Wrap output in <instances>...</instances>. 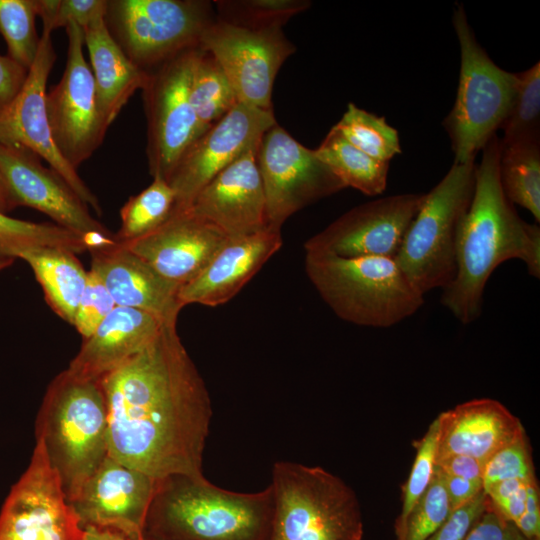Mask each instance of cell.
Wrapping results in <instances>:
<instances>
[{
    "label": "cell",
    "instance_id": "obj_1",
    "mask_svg": "<svg viewBox=\"0 0 540 540\" xmlns=\"http://www.w3.org/2000/svg\"><path fill=\"white\" fill-rule=\"evenodd\" d=\"M99 381L109 456L155 479L203 475L211 401L176 323Z\"/></svg>",
    "mask_w": 540,
    "mask_h": 540
},
{
    "label": "cell",
    "instance_id": "obj_2",
    "mask_svg": "<svg viewBox=\"0 0 540 540\" xmlns=\"http://www.w3.org/2000/svg\"><path fill=\"white\" fill-rule=\"evenodd\" d=\"M501 148L495 134L482 149L473 197L458 230L456 274L442 290V305L464 325L480 317L485 286L500 264L519 259L530 276L540 278V228L524 221L502 190Z\"/></svg>",
    "mask_w": 540,
    "mask_h": 540
},
{
    "label": "cell",
    "instance_id": "obj_3",
    "mask_svg": "<svg viewBox=\"0 0 540 540\" xmlns=\"http://www.w3.org/2000/svg\"><path fill=\"white\" fill-rule=\"evenodd\" d=\"M273 515L269 485L254 493L222 489L203 475L157 479L144 540H267Z\"/></svg>",
    "mask_w": 540,
    "mask_h": 540
},
{
    "label": "cell",
    "instance_id": "obj_4",
    "mask_svg": "<svg viewBox=\"0 0 540 540\" xmlns=\"http://www.w3.org/2000/svg\"><path fill=\"white\" fill-rule=\"evenodd\" d=\"M67 501L108 454V417L99 380L81 379L66 370L49 384L35 424Z\"/></svg>",
    "mask_w": 540,
    "mask_h": 540
},
{
    "label": "cell",
    "instance_id": "obj_5",
    "mask_svg": "<svg viewBox=\"0 0 540 540\" xmlns=\"http://www.w3.org/2000/svg\"><path fill=\"white\" fill-rule=\"evenodd\" d=\"M305 271L330 309L358 326L392 327L424 304L394 258L306 252Z\"/></svg>",
    "mask_w": 540,
    "mask_h": 540
},
{
    "label": "cell",
    "instance_id": "obj_6",
    "mask_svg": "<svg viewBox=\"0 0 540 540\" xmlns=\"http://www.w3.org/2000/svg\"><path fill=\"white\" fill-rule=\"evenodd\" d=\"M273 515L267 540H362L354 490L320 466L277 461L270 483Z\"/></svg>",
    "mask_w": 540,
    "mask_h": 540
},
{
    "label": "cell",
    "instance_id": "obj_7",
    "mask_svg": "<svg viewBox=\"0 0 540 540\" xmlns=\"http://www.w3.org/2000/svg\"><path fill=\"white\" fill-rule=\"evenodd\" d=\"M476 166L475 160L453 163L424 194L394 258L423 295L443 290L455 277L458 230L473 197Z\"/></svg>",
    "mask_w": 540,
    "mask_h": 540
},
{
    "label": "cell",
    "instance_id": "obj_8",
    "mask_svg": "<svg viewBox=\"0 0 540 540\" xmlns=\"http://www.w3.org/2000/svg\"><path fill=\"white\" fill-rule=\"evenodd\" d=\"M460 46V73L454 105L443 122L450 137L454 162L475 160L511 108L518 73L496 65L478 43L462 5L453 14Z\"/></svg>",
    "mask_w": 540,
    "mask_h": 540
},
{
    "label": "cell",
    "instance_id": "obj_9",
    "mask_svg": "<svg viewBox=\"0 0 540 540\" xmlns=\"http://www.w3.org/2000/svg\"><path fill=\"white\" fill-rule=\"evenodd\" d=\"M213 5L205 0H107L104 21L126 57L149 72L200 46L216 19Z\"/></svg>",
    "mask_w": 540,
    "mask_h": 540
},
{
    "label": "cell",
    "instance_id": "obj_10",
    "mask_svg": "<svg viewBox=\"0 0 540 540\" xmlns=\"http://www.w3.org/2000/svg\"><path fill=\"white\" fill-rule=\"evenodd\" d=\"M199 49L181 51L147 72L142 88L149 173L166 182L185 151L205 133L190 102L191 77Z\"/></svg>",
    "mask_w": 540,
    "mask_h": 540
},
{
    "label": "cell",
    "instance_id": "obj_11",
    "mask_svg": "<svg viewBox=\"0 0 540 540\" xmlns=\"http://www.w3.org/2000/svg\"><path fill=\"white\" fill-rule=\"evenodd\" d=\"M256 160L271 229L280 230L294 213L346 188L315 150L300 144L277 122L263 134Z\"/></svg>",
    "mask_w": 540,
    "mask_h": 540
},
{
    "label": "cell",
    "instance_id": "obj_12",
    "mask_svg": "<svg viewBox=\"0 0 540 540\" xmlns=\"http://www.w3.org/2000/svg\"><path fill=\"white\" fill-rule=\"evenodd\" d=\"M67 57L61 80L46 94L53 141L75 169L89 159L107 133L99 114L94 77L84 57L83 29L70 23Z\"/></svg>",
    "mask_w": 540,
    "mask_h": 540
},
{
    "label": "cell",
    "instance_id": "obj_13",
    "mask_svg": "<svg viewBox=\"0 0 540 540\" xmlns=\"http://www.w3.org/2000/svg\"><path fill=\"white\" fill-rule=\"evenodd\" d=\"M200 46L219 62L229 79L238 102L272 109L275 77L295 46L282 29L254 30L219 19L204 32Z\"/></svg>",
    "mask_w": 540,
    "mask_h": 540
},
{
    "label": "cell",
    "instance_id": "obj_14",
    "mask_svg": "<svg viewBox=\"0 0 540 540\" xmlns=\"http://www.w3.org/2000/svg\"><path fill=\"white\" fill-rule=\"evenodd\" d=\"M56 60L52 31L44 28L39 47L27 78L19 93L0 113V143L22 146L44 159L76 193V195L98 214L101 204L56 147L48 122L46 110V85Z\"/></svg>",
    "mask_w": 540,
    "mask_h": 540
},
{
    "label": "cell",
    "instance_id": "obj_15",
    "mask_svg": "<svg viewBox=\"0 0 540 540\" xmlns=\"http://www.w3.org/2000/svg\"><path fill=\"white\" fill-rule=\"evenodd\" d=\"M84 529L69 505L40 441L12 486L0 513V540H82Z\"/></svg>",
    "mask_w": 540,
    "mask_h": 540
},
{
    "label": "cell",
    "instance_id": "obj_16",
    "mask_svg": "<svg viewBox=\"0 0 540 540\" xmlns=\"http://www.w3.org/2000/svg\"><path fill=\"white\" fill-rule=\"evenodd\" d=\"M0 173L17 206L36 209L82 235L90 250L116 241L115 234L92 217L68 184L31 150L0 143Z\"/></svg>",
    "mask_w": 540,
    "mask_h": 540
},
{
    "label": "cell",
    "instance_id": "obj_17",
    "mask_svg": "<svg viewBox=\"0 0 540 540\" xmlns=\"http://www.w3.org/2000/svg\"><path fill=\"white\" fill-rule=\"evenodd\" d=\"M276 123L273 110L238 102L182 155L168 183L175 194L173 209L188 208L200 190L219 172L252 149Z\"/></svg>",
    "mask_w": 540,
    "mask_h": 540
},
{
    "label": "cell",
    "instance_id": "obj_18",
    "mask_svg": "<svg viewBox=\"0 0 540 540\" xmlns=\"http://www.w3.org/2000/svg\"><path fill=\"white\" fill-rule=\"evenodd\" d=\"M423 198L405 193L355 206L310 237L304 249L347 258H395Z\"/></svg>",
    "mask_w": 540,
    "mask_h": 540
},
{
    "label": "cell",
    "instance_id": "obj_19",
    "mask_svg": "<svg viewBox=\"0 0 540 540\" xmlns=\"http://www.w3.org/2000/svg\"><path fill=\"white\" fill-rule=\"evenodd\" d=\"M156 484L108 455L68 503L83 529L109 527L142 538Z\"/></svg>",
    "mask_w": 540,
    "mask_h": 540
},
{
    "label": "cell",
    "instance_id": "obj_20",
    "mask_svg": "<svg viewBox=\"0 0 540 540\" xmlns=\"http://www.w3.org/2000/svg\"><path fill=\"white\" fill-rule=\"evenodd\" d=\"M229 239L216 225L186 208L173 209L154 230L119 243L182 287L204 270Z\"/></svg>",
    "mask_w": 540,
    "mask_h": 540
},
{
    "label": "cell",
    "instance_id": "obj_21",
    "mask_svg": "<svg viewBox=\"0 0 540 540\" xmlns=\"http://www.w3.org/2000/svg\"><path fill=\"white\" fill-rule=\"evenodd\" d=\"M257 148L219 172L188 207L194 214L220 228L229 238L247 236L269 228L265 194L256 160Z\"/></svg>",
    "mask_w": 540,
    "mask_h": 540
},
{
    "label": "cell",
    "instance_id": "obj_22",
    "mask_svg": "<svg viewBox=\"0 0 540 540\" xmlns=\"http://www.w3.org/2000/svg\"><path fill=\"white\" fill-rule=\"evenodd\" d=\"M89 252L90 270L103 282L116 306L140 309L166 323H176L184 307L180 285L160 275L117 241Z\"/></svg>",
    "mask_w": 540,
    "mask_h": 540
},
{
    "label": "cell",
    "instance_id": "obj_23",
    "mask_svg": "<svg viewBox=\"0 0 540 540\" xmlns=\"http://www.w3.org/2000/svg\"><path fill=\"white\" fill-rule=\"evenodd\" d=\"M436 460L466 455L487 462L526 431L520 419L501 402L481 398L441 412Z\"/></svg>",
    "mask_w": 540,
    "mask_h": 540
},
{
    "label": "cell",
    "instance_id": "obj_24",
    "mask_svg": "<svg viewBox=\"0 0 540 540\" xmlns=\"http://www.w3.org/2000/svg\"><path fill=\"white\" fill-rule=\"evenodd\" d=\"M282 246L280 230L230 238L204 270L180 289L184 306L215 307L231 300Z\"/></svg>",
    "mask_w": 540,
    "mask_h": 540
},
{
    "label": "cell",
    "instance_id": "obj_25",
    "mask_svg": "<svg viewBox=\"0 0 540 540\" xmlns=\"http://www.w3.org/2000/svg\"><path fill=\"white\" fill-rule=\"evenodd\" d=\"M165 324L150 312L116 306L83 339L80 350L65 370L77 378L100 380L146 347Z\"/></svg>",
    "mask_w": 540,
    "mask_h": 540
},
{
    "label": "cell",
    "instance_id": "obj_26",
    "mask_svg": "<svg viewBox=\"0 0 540 540\" xmlns=\"http://www.w3.org/2000/svg\"><path fill=\"white\" fill-rule=\"evenodd\" d=\"M83 29L94 77L99 114L108 130L137 90H142L147 72L134 65L110 35L104 15Z\"/></svg>",
    "mask_w": 540,
    "mask_h": 540
},
{
    "label": "cell",
    "instance_id": "obj_27",
    "mask_svg": "<svg viewBox=\"0 0 540 540\" xmlns=\"http://www.w3.org/2000/svg\"><path fill=\"white\" fill-rule=\"evenodd\" d=\"M32 269L50 308L73 326L88 271L76 254L58 247H42L21 255Z\"/></svg>",
    "mask_w": 540,
    "mask_h": 540
},
{
    "label": "cell",
    "instance_id": "obj_28",
    "mask_svg": "<svg viewBox=\"0 0 540 540\" xmlns=\"http://www.w3.org/2000/svg\"><path fill=\"white\" fill-rule=\"evenodd\" d=\"M314 150L345 187L350 186L368 196H378L385 191L389 163L365 154L334 127Z\"/></svg>",
    "mask_w": 540,
    "mask_h": 540
},
{
    "label": "cell",
    "instance_id": "obj_29",
    "mask_svg": "<svg viewBox=\"0 0 540 540\" xmlns=\"http://www.w3.org/2000/svg\"><path fill=\"white\" fill-rule=\"evenodd\" d=\"M499 177L507 199L528 210L539 222L540 140L502 146Z\"/></svg>",
    "mask_w": 540,
    "mask_h": 540
},
{
    "label": "cell",
    "instance_id": "obj_30",
    "mask_svg": "<svg viewBox=\"0 0 540 540\" xmlns=\"http://www.w3.org/2000/svg\"><path fill=\"white\" fill-rule=\"evenodd\" d=\"M190 102L205 132L238 103L234 89L221 65L201 46L191 77Z\"/></svg>",
    "mask_w": 540,
    "mask_h": 540
},
{
    "label": "cell",
    "instance_id": "obj_31",
    "mask_svg": "<svg viewBox=\"0 0 540 540\" xmlns=\"http://www.w3.org/2000/svg\"><path fill=\"white\" fill-rule=\"evenodd\" d=\"M42 247L63 248L75 254L90 250L82 235L55 223L16 219L0 211V257L17 259Z\"/></svg>",
    "mask_w": 540,
    "mask_h": 540
},
{
    "label": "cell",
    "instance_id": "obj_32",
    "mask_svg": "<svg viewBox=\"0 0 540 540\" xmlns=\"http://www.w3.org/2000/svg\"><path fill=\"white\" fill-rule=\"evenodd\" d=\"M353 146L380 162L390 163L401 153L398 131L379 117L349 103L333 126Z\"/></svg>",
    "mask_w": 540,
    "mask_h": 540
},
{
    "label": "cell",
    "instance_id": "obj_33",
    "mask_svg": "<svg viewBox=\"0 0 540 540\" xmlns=\"http://www.w3.org/2000/svg\"><path fill=\"white\" fill-rule=\"evenodd\" d=\"M174 204L175 194L169 183L153 178L147 188L130 197L120 209L121 226L115 240L131 241L154 230L169 217Z\"/></svg>",
    "mask_w": 540,
    "mask_h": 540
},
{
    "label": "cell",
    "instance_id": "obj_34",
    "mask_svg": "<svg viewBox=\"0 0 540 540\" xmlns=\"http://www.w3.org/2000/svg\"><path fill=\"white\" fill-rule=\"evenodd\" d=\"M500 129L502 146L540 140V62L518 73L514 100Z\"/></svg>",
    "mask_w": 540,
    "mask_h": 540
},
{
    "label": "cell",
    "instance_id": "obj_35",
    "mask_svg": "<svg viewBox=\"0 0 540 540\" xmlns=\"http://www.w3.org/2000/svg\"><path fill=\"white\" fill-rule=\"evenodd\" d=\"M216 18L254 30L282 29L293 16L311 6L308 0H217Z\"/></svg>",
    "mask_w": 540,
    "mask_h": 540
},
{
    "label": "cell",
    "instance_id": "obj_36",
    "mask_svg": "<svg viewBox=\"0 0 540 540\" xmlns=\"http://www.w3.org/2000/svg\"><path fill=\"white\" fill-rule=\"evenodd\" d=\"M35 0H0V34L8 57L29 70L39 47Z\"/></svg>",
    "mask_w": 540,
    "mask_h": 540
},
{
    "label": "cell",
    "instance_id": "obj_37",
    "mask_svg": "<svg viewBox=\"0 0 540 540\" xmlns=\"http://www.w3.org/2000/svg\"><path fill=\"white\" fill-rule=\"evenodd\" d=\"M439 431L438 416L429 425L425 435L414 442L416 456L407 481L402 486V507L395 522L396 539L400 540L407 517L426 492L435 467Z\"/></svg>",
    "mask_w": 540,
    "mask_h": 540
},
{
    "label": "cell",
    "instance_id": "obj_38",
    "mask_svg": "<svg viewBox=\"0 0 540 540\" xmlns=\"http://www.w3.org/2000/svg\"><path fill=\"white\" fill-rule=\"evenodd\" d=\"M444 481L434 467L432 480L417 505L407 517L400 540H428L450 515Z\"/></svg>",
    "mask_w": 540,
    "mask_h": 540
},
{
    "label": "cell",
    "instance_id": "obj_39",
    "mask_svg": "<svg viewBox=\"0 0 540 540\" xmlns=\"http://www.w3.org/2000/svg\"><path fill=\"white\" fill-rule=\"evenodd\" d=\"M536 476L527 434L496 452L486 462L483 489L506 479L529 481Z\"/></svg>",
    "mask_w": 540,
    "mask_h": 540
},
{
    "label": "cell",
    "instance_id": "obj_40",
    "mask_svg": "<svg viewBox=\"0 0 540 540\" xmlns=\"http://www.w3.org/2000/svg\"><path fill=\"white\" fill-rule=\"evenodd\" d=\"M107 0H35L36 15L51 30L74 23L84 28L105 14Z\"/></svg>",
    "mask_w": 540,
    "mask_h": 540
},
{
    "label": "cell",
    "instance_id": "obj_41",
    "mask_svg": "<svg viewBox=\"0 0 540 540\" xmlns=\"http://www.w3.org/2000/svg\"><path fill=\"white\" fill-rule=\"evenodd\" d=\"M115 307L116 304L103 282L89 270L73 326L82 339H86Z\"/></svg>",
    "mask_w": 540,
    "mask_h": 540
},
{
    "label": "cell",
    "instance_id": "obj_42",
    "mask_svg": "<svg viewBox=\"0 0 540 540\" xmlns=\"http://www.w3.org/2000/svg\"><path fill=\"white\" fill-rule=\"evenodd\" d=\"M464 540H533L527 538L515 523L503 518L489 498L483 513L474 522Z\"/></svg>",
    "mask_w": 540,
    "mask_h": 540
},
{
    "label": "cell",
    "instance_id": "obj_43",
    "mask_svg": "<svg viewBox=\"0 0 540 540\" xmlns=\"http://www.w3.org/2000/svg\"><path fill=\"white\" fill-rule=\"evenodd\" d=\"M488 496L482 490L474 499L450 513L441 527L428 540H464L468 531L483 513Z\"/></svg>",
    "mask_w": 540,
    "mask_h": 540
},
{
    "label": "cell",
    "instance_id": "obj_44",
    "mask_svg": "<svg viewBox=\"0 0 540 540\" xmlns=\"http://www.w3.org/2000/svg\"><path fill=\"white\" fill-rule=\"evenodd\" d=\"M28 70L8 56H0V113L4 111L21 90Z\"/></svg>",
    "mask_w": 540,
    "mask_h": 540
},
{
    "label": "cell",
    "instance_id": "obj_45",
    "mask_svg": "<svg viewBox=\"0 0 540 540\" xmlns=\"http://www.w3.org/2000/svg\"><path fill=\"white\" fill-rule=\"evenodd\" d=\"M515 525L527 538L540 540V489L537 477L527 483L525 509Z\"/></svg>",
    "mask_w": 540,
    "mask_h": 540
},
{
    "label": "cell",
    "instance_id": "obj_46",
    "mask_svg": "<svg viewBox=\"0 0 540 540\" xmlns=\"http://www.w3.org/2000/svg\"><path fill=\"white\" fill-rule=\"evenodd\" d=\"M440 474L442 475L447 492L450 512L461 508L483 490L481 479H465L446 475L442 472H440Z\"/></svg>",
    "mask_w": 540,
    "mask_h": 540
},
{
    "label": "cell",
    "instance_id": "obj_47",
    "mask_svg": "<svg viewBox=\"0 0 540 540\" xmlns=\"http://www.w3.org/2000/svg\"><path fill=\"white\" fill-rule=\"evenodd\" d=\"M485 462L466 455H451L435 461V468L446 475L465 479H481Z\"/></svg>",
    "mask_w": 540,
    "mask_h": 540
},
{
    "label": "cell",
    "instance_id": "obj_48",
    "mask_svg": "<svg viewBox=\"0 0 540 540\" xmlns=\"http://www.w3.org/2000/svg\"><path fill=\"white\" fill-rule=\"evenodd\" d=\"M82 540H144L138 537H132L126 533L109 527L88 526L84 528Z\"/></svg>",
    "mask_w": 540,
    "mask_h": 540
},
{
    "label": "cell",
    "instance_id": "obj_49",
    "mask_svg": "<svg viewBox=\"0 0 540 540\" xmlns=\"http://www.w3.org/2000/svg\"><path fill=\"white\" fill-rule=\"evenodd\" d=\"M16 207L18 206L0 173V211L7 214Z\"/></svg>",
    "mask_w": 540,
    "mask_h": 540
},
{
    "label": "cell",
    "instance_id": "obj_50",
    "mask_svg": "<svg viewBox=\"0 0 540 540\" xmlns=\"http://www.w3.org/2000/svg\"><path fill=\"white\" fill-rule=\"evenodd\" d=\"M15 259L13 258H4L0 257V271L8 268L14 263Z\"/></svg>",
    "mask_w": 540,
    "mask_h": 540
}]
</instances>
